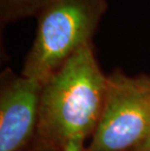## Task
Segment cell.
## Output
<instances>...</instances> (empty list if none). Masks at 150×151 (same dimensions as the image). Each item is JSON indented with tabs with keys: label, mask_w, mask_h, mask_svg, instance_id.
<instances>
[{
	"label": "cell",
	"mask_w": 150,
	"mask_h": 151,
	"mask_svg": "<svg viewBox=\"0 0 150 151\" xmlns=\"http://www.w3.org/2000/svg\"><path fill=\"white\" fill-rule=\"evenodd\" d=\"M150 139V133H149V136H148V137H147V139Z\"/></svg>",
	"instance_id": "ba28073f"
},
{
	"label": "cell",
	"mask_w": 150,
	"mask_h": 151,
	"mask_svg": "<svg viewBox=\"0 0 150 151\" xmlns=\"http://www.w3.org/2000/svg\"><path fill=\"white\" fill-rule=\"evenodd\" d=\"M129 151H150V139H145L140 144H139L138 146L133 147V149Z\"/></svg>",
	"instance_id": "52a82bcc"
},
{
	"label": "cell",
	"mask_w": 150,
	"mask_h": 151,
	"mask_svg": "<svg viewBox=\"0 0 150 151\" xmlns=\"http://www.w3.org/2000/svg\"><path fill=\"white\" fill-rule=\"evenodd\" d=\"M43 85L10 69L1 74L0 151H25L36 130Z\"/></svg>",
	"instance_id": "277c9868"
},
{
	"label": "cell",
	"mask_w": 150,
	"mask_h": 151,
	"mask_svg": "<svg viewBox=\"0 0 150 151\" xmlns=\"http://www.w3.org/2000/svg\"><path fill=\"white\" fill-rule=\"evenodd\" d=\"M49 0H0L1 24L22 20L27 17H36Z\"/></svg>",
	"instance_id": "5b68a950"
},
{
	"label": "cell",
	"mask_w": 150,
	"mask_h": 151,
	"mask_svg": "<svg viewBox=\"0 0 150 151\" xmlns=\"http://www.w3.org/2000/svg\"><path fill=\"white\" fill-rule=\"evenodd\" d=\"M150 133V75H107L103 113L83 151H129Z\"/></svg>",
	"instance_id": "3957f363"
},
{
	"label": "cell",
	"mask_w": 150,
	"mask_h": 151,
	"mask_svg": "<svg viewBox=\"0 0 150 151\" xmlns=\"http://www.w3.org/2000/svg\"><path fill=\"white\" fill-rule=\"evenodd\" d=\"M106 78L92 43L80 48L43 85L33 139L25 151H65L93 136L103 113Z\"/></svg>",
	"instance_id": "6da1fadb"
},
{
	"label": "cell",
	"mask_w": 150,
	"mask_h": 151,
	"mask_svg": "<svg viewBox=\"0 0 150 151\" xmlns=\"http://www.w3.org/2000/svg\"><path fill=\"white\" fill-rule=\"evenodd\" d=\"M84 141L83 139H74L70 141L65 151H83L84 150Z\"/></svg>",
	"instance_id": "8992f818"
},
{
	"label": "cell",
	"mask_w": 150,
	"mask_h": 151,
	"mask_svg": "<svg viewBox=\"0 0 150 151\" xmlns=\"http://www.w3.org/2000/svg\"><path fill=\"white\" fill-rule=\"evenodd\" d=\"M107 0H49L38 13L37 28L22 75L44 85L72 55L92 43Z\"/></svg>",
	"instance_id": "7a4b0ae2"
}]
</instances>
